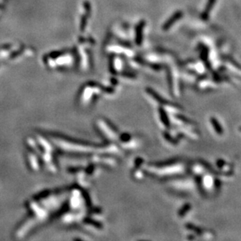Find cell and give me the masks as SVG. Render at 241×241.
I'll return each instance as SVG.
<instances>
[{
    "label": "cell",
    "instance_id": "7a4b0ae2",
    "mask_svg": "<svg viewBox=\"0 0 241 241\" xmlns=\"http://www.w3.org/2000/svg\"><path fill=\"white\" fill-rule=\"evenodd\" d=\"M144 25H145V22L140 21L136 28V38H135V40H136V43L138 45L141 44V41L143 39V30H144Z\"/></svg>",
    "mask_w": 241,
    "mask_h": 241
},
{
    "label": "cell",
    "instance_id": "277c9868",
    "mask_svg": "<svg viewBox=\"0 0 241 241\" xmlns=\"http://www.w3.org/2000/svg\"><path fill=\"white\" fill-rule=\"evenodd\" d=\"M212 122L213 126H214L215 130V131L217 132V133H222V129H221V127H220L218 121H216L215 119H212Z\"/></svg>",
    "mask_w": 241,
    "mask_h": 241
},
{
    "label": "cell",
    "instance_id": "3957f363",
    "mask_svg": "<svg viewBox=\"0 0 241 241\" xmlns=\"http://www.w3.org/2000/svg\"><path fill=\"white\" fill-rule=\"evenodd\" d=\"M215 2H216V0H208V3H207V5H206V7H205V11H204V13H202V15H201V18L203 19V20H206L208 19L209 13H210V12L212 11V8H213V6H214Z\"/></svg>",
    "mask_w": 241,
    "mask_h": 241
},
{
    "label": "cell",
    "instance_id": "6da1fadb",
    "mask_svg": "<svg viewBox=\"0 0 241 241\" xmlns=\"http://www.w3.org/2000/svg\"><path fill=\"white\" fill-rule=\"evenodd\" d=\"M182 16H183V12H181V11H177V12H176V13H175L163 25L164 31L169 30V29L174 24L175 22L177 21L178 20H180Z\"/></svg>",
    "mask_w": 241,
    "mask_h": 241
}]
</instances>
